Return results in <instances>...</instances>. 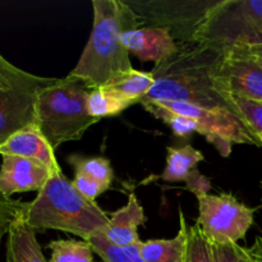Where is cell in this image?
<instances>
[{"label": "cell", "instance_id": "obj_1", "mask_svg": "<svg viewBox=\"0 0 262 262\" xmlns=\"http://www.w3.org/2000/svg\"><path fill=\"white\" fill-rule=\"evenodd\" d=\"M225 55L227 50L201 43L179 45L173 56L154 67L155 83L141 102H184L245 120L223 69Z\"/></svg>", "mask_w": 262, "mask_h": 262}, {"label": "cell", "instance_id": "obj_2", "mask_svg": "<svg viewBox=\"0 0 262 262\" xmlns=\"http://www.w3.org/2000/svg\"><path fill=\"white\" fill-rule=\"evenodd\" d=\"M92 8L91 35L71 74L101 87L133 69L122 35L142 27V23L124 0H94Z\"/></svg>", "mask_w": 262, "mask_h": 262}, {"label": "cell", "instance_id": "obj_3", "mask_svg": "<svg viewBox=\"0 0 262 262\" xmlns=\"http://www.w3.org/2000/svg\"><path fill=\"white\" fill-rule=\"evenodd\" d=\"M20 215L33 230H61L89 242L105 233L110 217L95 201L77 191L61 173L53 174L31 202H23Z\"/></svg>", "mask_w": 262, "mask_h": 262}, {"label": "cell", "instance_id": "obj_4", "mask_svg": "<svg viewBox=\"0 0 262 262\" xmlns=\"http://www.w3.org/2000/svg\"><path fill=\"white\" fill-rule=\"evenodd\" d=\"M95 87L69 73L36 95V123L55 150L69 141H78L99 120L87 109V100Z\"/></svg>", "mask_w": 262, "mask_h": 262}, {"label": "cell", "instance_id": "obj_5", "mask_svg": "<svg viewBox=\"0 0 262 262\" xmlns=\"http://www.w3.org/2000/svg\"><path fill=\"white\" fill-rule=\"evenodd\" d=\"M193 42L229 50L262 43V0H219L207 12Z\"/></svg>", "mask_w": 262, "mask_h": 262}, {"label": "cell", "instance_id": "obj_6", "mask_svg": "<svg viewBox=\"0 0 262 262\" xmlns=\"http://www.w3.org/2000/svg\"><path fill=\"white\" fill-rule=\"evenodd\" d=\"M140 18L142 27H164L178 45L192 43L197 28L219 0H124Z\"/></svg>", "mask_w": 262, "mask_h": 262}, {"label": "cell", "instance_id": "obj_7", "mask_svg": "<svg viewBox=\"0 0 262 262\" xmlns=\"http://www.w3.org/2000/svg\"><path fill=\"white\" fill-rule=\"evenodd\" d=\"M197 223L212 245H229L245 239L255 220V207L238 201L233 194H204L197 197Z\"/></svg>", "mask_w": 262, "mask_h": 262}, {"label": "cell", "instance_id": "obj_8", "mask_svg": "<svg viewBox=\"0 0 262 262\" xmlns=\"http://www.w3.org/2000/svg\"><path fill=\"white\" fill-rule=\"evenodd\" d=\"M53 171L42 163L19 156H2L0 193L5 197L23 192L40 191Z\"/></svg>", "mask_w": 262, "mask_h": 262}, {"label": "cell", "instance_id": "obj_9", "mask_svg": "<svg viewBox=\"0 0 262 262\" xmlns=\"http://www.w3.org/2000/svg\"><path fill=\"white\" fill-rule=\"evenodd\" d=\"M122 42L128 53L141 61L160 64L178 51L179 45L170 31L164 27H140L122 35Z\"/></svg>", "mask_w": 262, "mask_h": 262}, {"label": "cell", "instance_id": "obj_10", "mask_svg": "<svg viewBox=\"0 0 262 262\" xmlns=\"http://www.w3.org/2000/svg\"><path fill=\"white\" fill-rule=\"evenodd\" d=\"M36 95L30 90H0V145L36 123Z\"/></svg>", "mask_w": 262, "mask_h": 262}, {"label": "cell", "instance_id": "obj_11", "mask_svg": "<svg viewBox=\"0 0 262 262\" xmlns=\"http://www.w3.org/2000/svg\"><path fill=\"white\" fill-rule=\"evenodd\" d=\"M2 156H19L42 163L54 174L61 173L60 165L54 155V148L41 132L37 123L27 125L10 136L0 145Z\"/></svg>", "mask_w": 262, "mask_h": 262}, {"label": "cell", "instance_id": "obj_12", "mask_svg": "<svg viewBox=\"0 0 262 262\" xmlns=\"http://www.w3.org/2000/svg\"><path fill=\"white\" fill-rule=\"evenodd\" d=\"M223 69L232 95L262 104V68L256 61L229 49Z\"/></svg>", "mask_w": 262, "mask_h": 262}, {"label": "cell", "instance_id": "obj_13", "mask_svg": "<svg viewBox=\"0 0 262 262\" xmlns=\"http://www.w3.org/2000/svg\"><path fill=\"white\" fill-rule=\"evenodd\" d=\"M145 222L146 215L142 205L135 193H130L127 204L112 214L104 235L117 247L125 248L138 245L141 242L138 227L145 224Z\"/></svg>", "mask_w": 262, "mask_h": 262}, {"label": "cell", "instance_id": "obj_14", "mask_svg": "<svg viewBox=\"0 0 262 262\" xmlns=\"http://www.w3.org/2000/svg\"><path fill=\"white\" fill-rule=\"evenodd\" d=\"M7 261L48 262L36 238V230H33L27 224V222L20 215V211L13 220L8 232Z\"/></svg>", "mask_w": 262, "mask_h": 262}, {"label": "cell", "instance_id": "obj_15", "mask_svg": "<svg viewBox=\"0 0 262 262\" xmlns=\"http://www.w3.org/2000/svg\"><path fill=\"white\" fill-rule=\"evenodd\" d=\"M179 230L171 239H150L140 243V253L145 262H184L188 228L179 210Z\"/></svg>", "mask_w": 262, "mask_h": 262}, {"label": "cell", "instance_id": "obj_16", "mask_svg": "<svg viewBox=\"0 0 262 262\" xmlns=\"http://www.w3.org/2000/svg\"><path fill=\"white\" fill-rule=\"evenodd\" d=\"M166 165L163 173L159 177L165 182H186L197 169V165L205 160L201 151L191 145H184L181 147H166Z\"/></svg>", "mask_w": 262, "mask_h": 262}, {"label": "cell", "instance_id": "obj_17", "mask_svg": "<svg viewBox=\"0 0 262 262\" xmlns=\"http://www.w3.org/2000/svg\"><path fill=\"white\" fill-rule=\"evenodd\" d=\"M135 104L137 102L127 99L115 90L107 86H101L95 87L91 91L87 100V109L92 118L100 120L102 118L120 115Z\"/></svg>", "mask_w": 262, "mask_h": 262}, {"label": "cell", "instance_id": "obj_18", "mask_svg": "<svg viewBox=\"0 0 262 262\" xmlns=\"http://www.w3.org/2000/svg\"><path fill=\"white\" fill-rule=\"evenodd\" d=\"M56 78L35 76L22 71L8 61L0 54V90H30L38 92L40 90L50 86Z\"/></svg>", "mask_w": 262, "mask_h": 262}, {"label": "cell", "instance_id": "obj_19", "mask_svg": "<svg viewBox=\"0 0 262 262\" xmlns=\"http://www.w3.org/2000/svg\"><path fill=\"white\" fill-rule=\"evenodd\" d=\"M155 79L152 73L150 72L137 71L133 68L132 71L127 72L113 78L105 86L115 90L127 99L133 100L135 102L140 104L143 97L147 96L148 92L152 89Z\"/></svg>", "mask_w": 262, "mask_h": 262}, {"label": "cell", "instance_id": "obj_20", "mask_svg": "<svg viewBox=\"0 0 262 262\" xmlns=\"http://www.w3.org/2000/svg\"><path fill=\"white\" fill-rule=\"evenodd\" d=\"M141 105H142L146 112L152 114L156 119L163 120L170 128L173 135L177 136V137L187 138L191 135H193V133H199L200 135V132H201L199 123L196 120L186 117V115H181L171 112L170 109L164 106L161 102L145 101L141 102Z\"/></svg>", "mask_w": 262, "mask_h": 262}, {"label": "cell", "instance_id": "obj_21", "mask_svg": "<svg viewBox=\"0 0 262 262\" xmlns=\"http://www.w3.org/2000/svg\"><path fill=\"white\" fill-rule=\"evenodd\" d=\"M50 262H95L94 250L86 241L56 239L49 243Z\"/></svg>", "mask_w": 262, "mask_h": 262}, {"label": "cell", "instance_id": "obj_22", "mask_svg": "<svg viewBox=\"0 0 262 262\" xmlns=\"http://www.w3.org/2000/svg\"><path fill=\"white\" fill-rule=\"evenodd\" d=\"M89 243L91 245L94 252L100 256L104 262H145L140 253L141 242L130 247H117L106 239L104 233H100L91 238Z\"/></svg>", "mask_w": 262, "mask_h": 262}, {"label": "cell", "instance_id": "obj_23", "mask_svg": "<svg viewBox=\"0 0 262 262\" xmlns=\"http://www.w3.org/2000/svg\"><path fill=\"white\" fill-rule=\"evenodd\" d=\"M68 161L77 174H84L101 182L105 186L112 187L113 181H114V170L106 158H102V156L86 158L81 155H71Z\"/></svg>", "mask_w": 262, "mask_h": 262}, {"label": "cell", "instance_id": "obj_24", "mask_svg": "<svg viewBox=\"0 0 262 262\" xmlns=\"http://www.w3.org/2000/svg\"><path fill=\"white\" fill-rule=\"evenodd\" d=\"M184 262H215L212 243L205 237L197 224L188 228Z\"/></svg>", "mask_w": 262, "mask_h": 262}, {"label": "cell", "instance_id": "obj_25", "mask_svg": "<svg viewBox=\"0 0 262 262\" xmlns=\"http://www.w3.org/2000/svg\"><path fill=\"white\" fill-rule=\"evenodd\" d=\"M233 99L248 127L260 138V136H262V104L247 100L245 97L234 96V95H233Z\"/></svg>", "mask_w": 262, "mask_h": 262}, {"label": "cell", "instance_id": "obj_26", "mask_svg": "<svg viewBox=\"0 0 262 262\" xmlns=\"http://www.w3.org/2000/svg\"><path fill=\"white\" fill-rule=\"evenodd\" d=\"M22 204L23 202L15 201L0 193V242L4 234H8L9 232L13 220L18 216L22 209Z\"/></svg>", "mask_w": 262, "mask_h": 262}, {"label": "cell", "instance_id": "obj_27", "mask_svg": "<svg viewBox=\"0 0 262 262\" xmlns=\"http://www.w3.org/2000/svg\"><path fill=\"white\" fill-rule=\"evenodd\" d=\"M72 183H73V186L76 187L79 193H82L86 199L91 200V201H95L100 194H102L110 188V187L105 186L101 182L96 181L91 177L84 176V174L76 173Z\"/></svg>", "mask_w": 262, "mask_h": 262}, {"label": "cell", "instance_id": "obj_28", "mask_svg": "<svg viewBox=\"0 0 262 262\" xmlns=\"http://www.w3.org/2000/svg\"><path fill=\"white\" fill-rule=\"evenodd\" d=\"M215 262H248L247 247L238 243L229 245H212Z\"/></svg>", "mask_w": 262, "mask_h": 262}, {"label": "cell", "instance_id": "obj_29", "mask_svg": "<svg viewBox=\"0 0 262 262\" xmlns=\"http://www.w3.org/2000/svg\"><path fill=\"white\" fill-rule=\"evenodd\" d=\"M186 189L192 192L196 197L204 196V194L209 193V191L211 189V182L196 169L194 171H192L189 178L186 181Z\"/></svg>", "mask_w": 262, "mask_h": 262}, {"label": "cell", "instance_id": "obj_30", "mask_svg": "<svg viewBox=\"0 0 262 262\" xmlns=\"http://www.w3.org/2000/svg\"><path fill=\"white\" fill-rule=\"evenodd\" d=\"M232 49H235V50L239 51L241 54L252 59L253 61H256V63L262 68V43H260V45L251 46H237V48Z\"/></svg>", "mask_w": 262, "mask_h": 262}, {"label": "cell", "instance_id": "obj_31", "mask_svg": "<svg viewBox=\"0 0 262 262\" xmlns=\"http://www.w3.org/2000/svg\"><path fill=\"white\" fill-rule=\"evenodd\" d=\"M260 141H261V143H262V136H260Z\"/></svg>", "mask_w": 262, "mask_h": 262}, {"label": "cell", "instance_id": "obj_32", "mask_svg": "<svg viewBox=\"0 0 262 262\" xmlns=\"http://www.w3.org/2000/svg\"><path fill=\"white\" fill-rule=\"evenodd\" d=\"M260 186H261V189H262V182L260 183Z\"/></svg>", "mask_w": 262, "mask_h": 262}]
</instances>
